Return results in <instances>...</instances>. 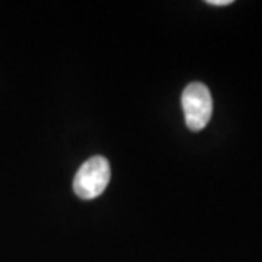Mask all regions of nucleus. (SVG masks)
Segmentation results:
<instances>
[{"instance_id":"f257e3e1","label":"nucleus","mask_w":262,"mask_h":262,"mask_svg":"<svg viewBox=\"0 0 262 262\" xmlns=\"http://www.w3.org/2000/svg\"><path fill=\"white\" fill-rule=\"evenodd\" d=\"M111 179V169L108 160L102 156H94L86 160L76 173L73 189L76 195L83 200H94L108 187Z\"/></svg>"},{"instance_id":"7ed1b4c3","label":"nucleus","mask_w":262,"mask_h":262,"mask_svg":"<svg viewBox=\"0 0 262 262\" xmlns=\"http://www.w3.org/2000/svg\"><path fill=\"white\" fill-rule=\"evenodd\" d=\"M207 3L211 6H227L232 3V0H208Z\"/></svg>"},{"instance_id":"f03ea898","label":"nucleus","mask_w":262,"mask_h":262,"mask_svg":"<svg viewBox=\"0 0 262 262\" xmlns=\"http://www.w3.org/2000/svg\"><path fill=\"white\" fill-rule=\"evenodd\" d=\"M182 110L189 130L206 128L213 115V98L206 84L200 82L188 84L182 94Z\"/></svg>"}]
</instances>
